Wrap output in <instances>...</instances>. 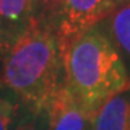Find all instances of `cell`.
<instances>
[{
    "label": "cell",
    "mask_w": 130,
    "mask_h": 130,
    "mask_svg": "<svg viewBox=\"0 0 130 130\" xmlns=\"http://www.w3.org/2000/svg\"><path fill=\"white\" fill-rule=\"evenodd\" d=\"M38 6V14H41L43 18L49 20L58 28L59 20L62 18L64 12L65 0H36Z\"/></svg>",
    "instance_id": "obj_9"
},
{
    "label": "cell",
    "mask_w": 130,
    "mask_h": 130,
    "mask_svg": "<svg viewBox=\"0 0 130 130\" xmlns=\"http://www.w3.org/2000/svg\"><path fill=\"white\" fill-rule=\"evenodd\" d=\"M20 103L13 94H0V130H12L13 123L18 117Z\"/></svg>",
    "instance_id": "obj_8"
},
{
    "label": "cell",
    "mask_w": 130,
    "mask_h": 130,
    "mask_svg": "<svg viewBox=\"0 0 130 130\" xmlns=\"http://www.w3.org/2000/svg\"><path fill=\"white\" fill-rule=\"evenodd\" d=\"M93 130H130V90L103 104L93 119Z\"/></svg>",
    "instance_id": "obj_5"
},
{
    "label": "cell",
    "mask_w": 130,
    "mask_h": 130,
    "mask_svg": "<svg viewBox=\"0 0 130 130\" xmlns=\"http://www.w3.org/2000/svg\"><path fill=\"white\" fill-rule=\"evenodd\" d=\"M12 130H39V127L33 120H20Z\"/></svg>",
    "instance_id": "obj_11"
},
{
    "label": "cell",
    "mask_w": 130,
    "mask_h": 130,
    "mask_svg": "<svg viewBox=\"0 0 130 130\" xmlns=\"http://www.w3.org/2000/svg\"><path fill=\"white\" fill-rule=\"evenodd\" d=\"M64 87V43L58 28L35 14L13 39L0 71V90L13 94L33 116L46 113Z\"/></svg>",
    "instance_id": "obj_1"
},
{
    "label": "cell",
    "mask_w": 130,
    "mask_h": 130,
    "mask_svg": "<svg viewBox=\"0 0 130 130\" xmlns=\"http://www.w3.org/2000/svg\"><path fill=\"white\" fill-rule=\"evenodd\" d=\"M48 130H93V117L88 116L65 88L58 91L46 113Z\"/></svg>",
    "instance_id": "obj_4"
},
{
    "label": "cell",
    "mask_w": 130,
    "mask_h": 130,
    "mask_svg": "<svg viewBox=\"0 0 130 130\" xmlns=\"http://www.w3.org/2000/svg\"><path fill=\"white\" fill-rule=\"evenodd\" d=\"M36 13V0H0V29L14 39Z\"/></svg>",
    "instance_id": "obj_7"
},
{
    "label": "cell",
    "mask_w": 130,
    "mask_h": 130,
    "mask_svg": "<svg viewBox=\"0 0 130 130\" xmlns=\"http://www.w3.org/2000/svg\"><path fill=\"white\" fill-rule=\"evenodd\" d=\"M130 0H65L58 33L62 43L71 38L95 28L120 6Z\"/></svg>",
    "instance_id": "obj_3"
},
{
    "label": "cell",
    "mask_w": 130,
    "mask_h": 130,
    "mask_svg": "<svg viewBox=\"0 0 130 130\" xmlns=\"http://www.w3.org/2000/svg\"><path fill=\"white\" fill-rule=\"evenodd\" d=\"M12 42H13V39H10V38L0 29V71H2L3 61H5L6 55H7V51H9Z\"/></svg>",
    "instance_id": "obj_10"
},
{
    "label": "cell",
    "mask_w": 130,
    "mask_h": 130,
    "mask_svg": "<svg viewBox=\"0 0 130 130\" xmlns=\"http://www.w3.org/2000/svg\"><path fill=\"white\" fill-rule=\"evenodd\" d=\"M100 26L117 49L130 75V3L114 10Z\"/></svg>",
    "instance_id": "obj_6"
},
{
    "label": "cell",
    "mask_w": 130,
    "mask_h": 130,
    "mask_svg": "<svg viewBox=\"0 0 130 130\" xmlns=\"http://www.w3.org/2000/svg\"><path fill=\"white\" fill-rule=\"evenodd\" d=\"M64 88L94 119L103 104L130 90V75L98 25L64 43Z\"/></svg>",
    "instance_id": "obj_2"
}]
</instances>
